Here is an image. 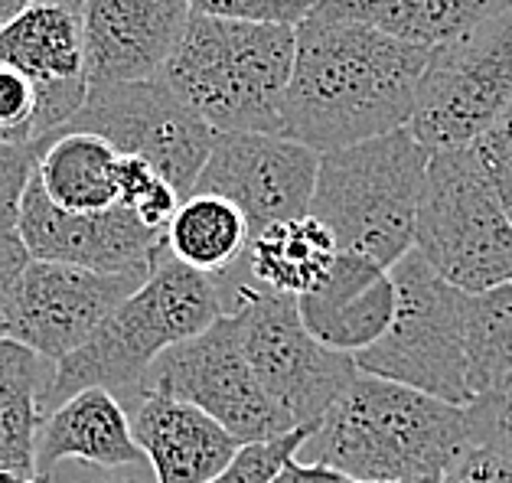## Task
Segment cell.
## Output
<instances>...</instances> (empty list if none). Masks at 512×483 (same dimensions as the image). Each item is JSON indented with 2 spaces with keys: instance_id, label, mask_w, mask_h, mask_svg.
Returning a JSON list of instances; mask_svg holds the SVG:
<instances>
[{
  "instance_id": "6da1fadb",
  "label": "cell",
  "mask_w": 512,
  "mask_h": 483,
  "mask_svg": "<svg viewBox=\"0 0 512 483\" xmlns=\"http://www.w3.org/2000/svg\"><path fill=\"white\" fill-rule=\"evenodd\" d=\"M297 33L281 134L317 154L408 128L431 49L314 7Z\"/></svg>"
},
{
  "instance_id": "7a4b0ae2",
  "label": "cell",
  "mask_w": 512,
  "mask_h": 483,
  "mask_svg": "<svg viewBox=\"0 0 512 483\" xmlns=\"http://www.w3.org/2000/svg\"><path fill=\"white\" fill-rule=\"evenodd\" d=\"M467 444V408L359 373L320 418L297 461L362 483H424L441 480Z\"/></svg>"
},
{
  "instance_id": "3957f363",
  "label": "cell",
  "mask_w": 512,
  "mask_h": 483,
  "mask_svg": "<svg viewBox=\"0 0 512 483\" xmlns=\"http://www.w3.org/2000/svg\"><path fill=\"white\" fill-rule=\"evenodd\" d=\"M229 314L222 284L186 268L167 249L141 288L111 314L95 337L53 366L40 395L43 418L85 389H108L131 408L160 353L203 333Z\"/></svg>"
},
{
  "instance_id": "277c9868",
  "label": "cell",
  "mask_w": 512,
  "mask_h": 483,
  "mask_svg": "<svg viewBox=\"0 0 512 483\" xmlns=\"http://www.w3.org/2000/svg\"><path fill=\"white\" fill-rule=\"evenodd\" d=\"M294 53V27L193 14L160 79L216 134H281Z\"/></svg>"
},
{
  "instance_id": "5b68a950",
  "label": "cell",
  "mask_w": 512,
  "mask_h": 483,
  "mask_svg": "<svg viewBox=\"0 0 512 483\" xmlns=\"http://www.w3.org/2000/svg\"><path fill=\"white\" fill-rule=\"evenodd\" d=\"M431 151L408 128L320 154L310 216L346 255L392 271L415 249V222Z\"/></svg>"
},
{
  "instance_id": "8992f818",
  "label": "cell",
  "mask_w": 512,
  "mask_h": 483,
  "mask_svg": "<svg viewBox=\"0 0 512 483\" xmlns=\"http://www.w3.org/2000/svg\"><path fill=\"white\" fill-rule=\"evenodd\" d=\"M415 252L464 294L512 281V219L473 147L431 151Z\"/></svg>"
},
{
  "instance_id": "52a82bcc",
  "label": "cell",
  "mask_w": 512,
  "mask_h": 483,
  "mask_svg": "<svg viewBox=\"0 0 512 483\" xmlns=\"http://www.w3.org/2000/svg\"><path fill=\"white\" fill-rule=\"evenodd\" d=\"M389 275L395 284V317L376 346L353 356L356 369L470 408L477 399L467 376L470 294L447 284L415 249Z\"/></svg>"
},
{
  "instance_id": "ba28073f",
  "label": "cell",
  "mask_w": 512,
  "mask_h": 483,
  "mask_svg": "<svg viewBox=\"0 0 512 483\" xmlns=\"http://www.w3.org/2000/svg\"><path fill=\"white\" fill-rule=\"evenodd\" d=\"M216 281L229 311L239 314L242 350L258 386L291 428L320 425L359 376L356 359L310 337L294 297L258 291L235 268Z\"/></svg>"
},
{
  "instance_id": "9c48e42d",
  "label": "cell",
  "mask_w": 512,
  "mask_h": 483,
  "mask_svg": "<svg viewBox=\"0 0 512 483\" xmlns=\"http://www.w3.org/2000/svg\"><path fill=\"white\" fill-rule=\"evenodd\" d=\"M512 111V7L431 49L408 131L428 151L473 147Z\"/></svg>"
},
{
  "instance_id": "30bf717a",
  "label": "cell",
  "mask_w": 512,
  "mask_h": 483,
  "mask_svg": "<svg viewBox=\"0 0 512 483\" xmlns=\"http://www.w3.org/2000/svg\"><path fill=\"white\" fill-rule=\"evenodd\" d=\"M59 131L95 134L121 157L147 160L183 200L193 196L219 138L164 79L92 85L79 115Z\"/></svg>"
},
{
  "instance_id": "8fae6325",
  "label": "cell",
  "mask_w": 512,
  "mask_h": 483,
  "mask_svg": "<svg viewBox=\"0 0 512 483\" xmlns=\"http://www.w3.org/2000/svg\"><path fill=\"white\" fill-rule=\"evenodd\" d=\"M147 392L199 408L216 418L232 438H239V444L274 441L297 431L258 386L242 350V327L235 311L160 353L144 379V395Z\"/></svg>"
},
{
  "instance_id": "7c38bea8",
  "label": "cell",
  "mask_w": 512,
  "mask_h": 483,
  "mask_svg": "<svg viewBox=\"0 0 512 483\" xmlns=\"http://www.w3.org/2000/svg\"><path fill=\"white\" fill-rule=\"evenodd\" d=\"M147 278L30 262L4 297V340L27 346L56 366L82 350Z\"/></svg>"
},
{
  "instance_id": "4fadbf2b",
  "label": "cell",
  "mask_w": 512,
  "mask_h": 483,
  "mask_svg": "<svg viewBox=\"0 0 512 483\" xmlns=\"http://www.w3.org/2000/svg\"><path fill=\"white\" fill-rule=\"evenodd\" d=\"M320 154L284 134H219L193 193H212L245 213L252 235L310 216Z\"/></svg>"
},
{
  "instance_id": "5bb4252c",
  "label": "cell",
  "mask_w": 512,
  "mask_h": 483,
  "mask_svg": "<svg viewBox=\"0 0 512 483\" xmlns=\"http://www.w3.org/2000/svg\"><path fill=\"white\" fill-rule=\"evenodd\" d=\"M20 242L33 262H53L105 271V275H151L167 249V232L147 229L128 206L105 213H66L43 193L40 180H30L23 196Z\"/></svg>"
},
{
  "instance_id": "9a60e30c",
  "label": "cell",
  "mask_w": 512,
  "mask_h": 483,
  "mask_svg": "<svg viewBox=\"0 0 512 483\" xmlns=\"http://www.w3.org/2000/svg\"><path fill=\"white\" fill-rule=\"evenodd\" d=\"M0 59L20 69L40 95V141L66 128L89 98L82 0H33L0 27Z\"/></svg>"
},
{
  "instance_id": "2e32d148",
  "label": "cell",
  "mask_w": 512,
  "mask_h": 483,
  "mask_svg": "<svg viewBox=\"0 0 512 483\" xmlns=\"http://www.w3.org/2000/svg\"><path fill=\"white\" fill-rule=\"evenodd\" d=\"M190 20V0H82L89 89L160 79Z\"/></svg>"
},
{
  "instance_id": "e0dca14e",
  "label": "cell",
  "mask_w": 512,
  "mask_h": 483,
  "mask_svg": "<svg viewBox=\"0 0 512 483\" xmlns=\"http://www.w3.org/2000/svg\"><path fill=\"white\" fill-rule=\"evenodd\" d=\"M131 431L154 470V483H209L245 448L216 418L157 392L131 408Z\"/></svg>"
},
{
  "instance_id": "ac0fdd59",
  "label": "cell",
  "mask_w": 512,
  "mask_h": 483,
  "mask_svg": "<svg viewBox=\"0 0 512 483\" xmlns=\"http://www.w3.org/2000/svg\"><path fill=\"white\" fill-rule=\"evenodd\" d=\"M310 337L336 353L359 356L376 346L395 317L392 275L359 255L340 252L330 278L297 301Z\"/></svg>"
},
{
  "instance_id": "d6986e66",
  "label": "cell",
  "mask_w": 512,
  "mask_h": 483,
  "mask_svg": "<svg viewBox=\"0 0 512 483\" xmlns=\"http://www.w3.org/2000/svg\"><path fill=\"white\" fill-rule=\"evenodd\" d=\"M131 467L147 464L134 441L131 412L108 389H85L53 408L36 435V483H46L62 464Z\"/></svg>"
},
{
  "instance_id": "ffe728a7",
  "label": "cell",
  "mask_w": 512,
  "mask_h": 483,
  "mask_svg": "<svg viewBox=\"0 0 512 483\" xmlns=\"http://www.w3.org/2000/svg\"><path fill=\"white\" fill-rule=\"evenodd\" d=\"M336 258H340V245L333 232L320 219L301 216L274 222L252 235L235 271L258 291L301 301L330 278Z\"/></svg>"
},
{
  "instance_id": "44dd1931",
  "label": "cell",
  "mask_w": 512,
  "mask_h": 483,
  "mask_svg": "<svg viewBox=\"0 0 512 483\" xmlns=\"http://www.w3.org/2000/svg\"><path fill=\"white\" fill-rule=\"evenodd\" d=\"M36 180L43 193L66 213H105L121 206V154L108 141L85 131H56L36 144Z\"/></svg>"
},
{
  "instance_id": "7402d4cb",
  "label": "cell",
  "mask_w": 512,
  "mask_h": 483,
  "mask_svg": "<svg viewBox=\"0 0 512 483\" xmlns=\"http://www.w3.org/2000/svg\"><path fill=\"white\" fill-rule=\"evenodd\" d=\"M512 0H320L317 10L340 20L366 23L395 40L437 49L503 14Z\"/></svg>"
},
{
  "instance_id": "603a6c76",
  "label": "cell",
  "mask_w": 512,
  "mask_h": 483,
  "mask_svg": "<svg viewBox=\"0 0 512 483\" xmlns=\"http://www.w3.org/2000/svg\"><path fill=\"white\" fill-rule=\"evenodd\" d=\"M248 242H252V226L245 213L212 193L186 196L167 226V252L209 278H226L232 268H239Z\"/></svg>"
},
{
  "instance_id": "cb8c5ba5",
  "label": "cell",
  "mask_w": 512,
  "mask_h": 483,
  "mask_svg": "<svg viewBox=\"0 0 512 483\" xmlns=\"http://www.w3.org/2000/svg\"><path fill=\"white\" fill-rule=\"evenodd\" d=\"M53 363L14 340H0V470L36 480V435L43 425L40 395Z\"/></svg>"
},
{
  "instance_id": "d4e9b609",
  "label": "cell",
  "mask_w": 512,
  "mask_h": 483,
  "mask_svg": "<svg viewBox=\"0 0 512 483\" xmlns=\"http://www.w3.org/2000/svg\"><path fill=\"white\" fill-rule=\"evenodd\" d=\"M467 376L473 395L512 376V281L467 297Z\"/></svg>"
},
{
  "instance_id": "484cf974",
  "label": "cell",
  "mask_w": 512,
  "mask_h": 483,
  "mask_svg": "<svg viewBox=\"0 0 512 483\" xmlns=\"http://www.w3.org/2000/svg\"><path fill=\"white\" fill-rule=\"evenodd\" d=\"M0 144H40V95L20 69L0 59Z\"/></svg>"
},
{
  "instance_id": "4316f807",
  "label": "cell",
  "mask_w": 512,
  "mask_h": 483,
  "mask_svg": "<svg viewBox=\"0 0 512 483\" xmlns=\"http://www.w3.org/2000/svg\"><path fill=\"white\" fill-rule=\"evenodd\" d=\"M314 428L317 425H307L284 438L245 444V448L235 454V461L209 483H274V477L281 474V467L291 461V457H297V451L304 448V441L314 435Z\"/></svg>"
},
{
  "instance_id": "83f0119b",
  "label": "cell",
  "mask_w": 512,
  "mask_h": 483,
  "mask_svg": "<svg viewBox=\"0 0 512 483\" xmlns=\"http://www.w3.org/2000/svg\"><path fill=\"white\" fill-rule=\"evenodd\" d=\"M320 0H190L199 17L232 23H271V27H301Z\"/></svg>"
},
{
  "instance_id": "f1b7e54d",
  "label": "cell",
  "mask_w": 512,
  "mask_h": 483,
  "mask_svg": "<svg viewBox=\"0 0 512 483\" xmlns=\"http://www.w3.org/2000/svg\"><path fill=\"white\" fill-rule=\"evenodd\" d=\"M470 444L512 457V376L483 392L467 408Z\"/></svg>"
},
{
  "instance_id": "f546056e",
  "label": "cell",
  "mask_w": 512,
  "mask_h": 483,
  "mask_svg": "<svg viewBox=\"0 0 512 483\" xmlns=\"http://www.w3.org/2000/svg\"><path fill=\"white\" fill-rule=\"evenodd\" d=\"M36 164H40L36 144H0V232H17L23 196L36 177Z\"/></svg>"
},
{
  "instance_id": "4dcf8cb0",
  "label": "cell",
  "mask_w": 512,
  "mask_h": 483,
  "mask_svg": "<svg viewBox=\"0 0 512 483\" xmlns=\"http://www.w3.org/2000/svg\"><path fill=\"white\" fill-rule=\"evenodd\" d=\"M473 151H477L486 177H490L493 190L499 196V203H503V209L512 219V111L496 128H490L477 144H473Z\"/></svg>"
},
{
  "instance_id": "1f68e13d",
  "label": "cell",
  "mask_w": 512,
  "mask_h": 483,
  "mask_svg": "<svg viewBox=\"0 0 512 483\" xmlns=\"http://www.w3.org/2000/svg\"><path fill=\"white\" fill-rule=\"evenodd\" d=\"M441 483H512V457L480 448V444H467L447 467Z\"/></svg>"
},
{
  "instance_id": "d6a6232c",
  "label": "cell",
  "mask_w": 512,
  "mask_h": 483,
  "mask_svg": "<svg viewBox=\"0 0 512 483\" xmlns=\"http://www.w3.org/2000/svg\"><path fill=\"white\" fill-rule=\"evenodd\" d=\"M46 483H154L151 464H131V467H89V464H62Z\"/></svg>"
},
{
  "instance_id": "836d02e7",
  "label": "cell",
  "mask_w": 512,
  "mask_h": 483,
  "mask_svg": "<svg viewBox=\"0 0 512 483\" xmlns=\"http://www.w3.org/2000/svg\"><path fill=\"white\" fill-rule=\"evenodd\" d=\"M33 262L17 232H0V294H7Z\"/></svg>"
},
{
  "instance_id": "e575fe53",
  "label": "cell",
  "mask_w": 512,
  "mask_h": 483,
  "mask_svg": "<svg viewBox=\"0 0 512 483\" xmlns=\"http://www.w3.org/2000/svg\"><path fill=\"white\" fill-rule=\"evenodd\" d=\"M274 483H362V480H353L340 474V470L304 464V461H297V457H291V461L281 467V474L274 477ZM424 483H441V480H424Z\"/></svg>"
},
{
  "instance_id": "d590c367",
  "label": "cell",
  "mask_w": 512,
  "mask_h": 483,
  "mask_svg": "<svg viewBox=\"0 0 512 483\" xmlns=\"http://www.w3.org/2000/svg\"><path fill=\"white\" fill-rule=\"evenodd\" d=\"M33 0H0V27H7L10 20H17Z\"/></svg>"
},
{
  "instance_id": "8d00e7d4",
  "label": "cell",
  "mask_w": 512,
  "mask_h": 483,
  "mask_svg": "<svg viewBox=\"0 0 512 483\" xmlns=\"http://www.w3.org/2000/svg\"><path fill=\"white\" fill-rule=\"evenodd\" d=\"M0 483H36L27 474H14V470H0Z\"/></svg>"
},
{
  "instance_id": "74e56055",
  "label": "cell",
  "mask_w": 512,
  "mask_h": 483,
  "mask_svg": "<svg viewBox=\"0 0 512 483\" xmlns=\"http://www.w3.org/2000/svg\"><path fill=\"white\" fill-rule=\"evenodd\" d=\"M4 297H7V294H0V340H4V330H7V317H4Z\"/></svg>"
}]
</instances>
